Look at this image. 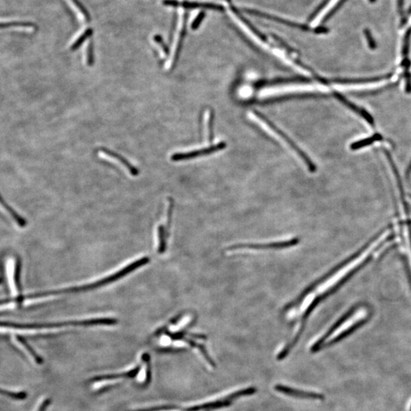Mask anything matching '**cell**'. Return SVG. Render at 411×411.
Here are the masks:
<instances>
[{
    "instance_id": "6da1fadb",
    "label": "cell",
    "mask_w": 411,
    "mask_h": 411,
    "mask_svg": "<svg viewBox=\"0 0 411 411\" xmlns=\"http://www.w3.org/2000/svg\"><path fill=\"white\" fill-rule=\"evenodd\" d=\"M150 261V259L148 257H142L139 260H136L133 263H130L128 266L124 268L120 271H117L115 274H111L105 278L102 279V280H98L94 283H90L88 285H84V286H75V287H71L67 288H63V289L56 290V291H47L43 292V293H36L34 294L33 296H31V299H39V298L47 297L51 296H57V295L64 294V293H80V292L88 291V290L94 289L102 286H106L109 283H113V282L117 281L120 280L122 277H125L127 274L133 272L135 270L144 266V265L148 263Z\"/></svg>"
},
{
    "instance_id": "7a4b0ae2",
    "label": "cell",
    "mask_w": 411,
    "mask_h": 411,
    "mask_svg": "<svg viewBox=\"0 0 411 411\" xmlns=\"http://www.w3.org/2000/svg\"><path fill=\"white\" fill-rule=\"evenodd\" d=\"M248 116H249L251 120H254L255 123L259 124L263 130H266L267 133H269L271 136L272 135L274 137L278 139L280 142H284L286 147L291 149L292 151L296 153L298 157H299L301 160L303 161L304 164L306 165V167H308V171H309L310 172H316V169L317 168H316V165L315 164L314 162H312V160L307 156L306 153H305L303 150H302L300 147H298V146L288 137L286 133H283L278 127H276L272 122H270L267 117H265L264 116L262 115L261 114L257 112V111H252V112H249Z\"/></svg>"
},
{
    "instance_id": "3957f363",
    "label": "cell",
    "mask_w": 411,
    "mask_h": 411,
    "mask_svg": "<svg viewBox=\"0 0 411 411\" xmlns=\"http://www.w3.org/2000/svg\"><path fill=\"white\" fill-rule=\"evenodd\" d=\"M299 243L296 238H288L286 239L277 241H267L260 243H240L229 247L226 250L228 254H241V253L252 252V251H263V250L283 249L295 246Z\"/></svg>"
},
{
    "instance_id": "277c9868",
    "label": "cell",
    "mask_w": 411,
    "mask_h": 411,
    "mask_svg": "<svg viewBox=\"0 0 411 411\" xmlns=\"http://www.w3.org/2000/svg\"><path fill=\"white\" fill-rule=\"evenodd\" d=\"M6 281L11 296L14 299L20 295V266L15 257H8L5 263Z\"/></svg>"
},
{
    "instance_id": "5b68a950",
    "label": "cell",
    "mask_w": 411,
    "mask_h": 411,
    "mask_svg": "<svg viewBox=\"0 0 411 411\" xmlns=\"http://www.w3.org/2000/svg\"><path fill=\"white\" fill-rule=\"evenodd\" d=\"M226 147V142H220L219 143L205 147V148L200 149V150L186 152V153H175L171 156V159L174 162L188 160V159H195V158L201 157V156H206V155L220 151V150H224Z\"/></svg>"
},
{
    "instance_id": "8992f818",
    "label": "cell",
    "mask_w": 411,
    "mask_h": 411,
    "mask_svg": "<svg viewBox=\"0 0 411 411\" xmlns=\"http://www.w3.org/2000/svg\"><path fill=\"white\" fill-rule=\"evenodd\" d=\"M98 153H99V157L117 164V165L124 168V170L127 171L131 176L135 177L139 175V170L120 155L111 151V150L103 148L100 149Z\"/></svg>"
},
{
    "instance_id": "52a82bcc",
    "label": "cell",
    "mask_w": 411,
    "mask_h": 411,
    "mask_svg": "<svg viewBox=\"0 0 411 411\" xmlns=\"http://www.w3.org/2000/svg\"><path fill=\"white\" fill-rule=\"evenodd\" d=\"M245 11L248 12V13H249L250 15L260 17V18H266V19L268 20H271V21H275V22L280 23V24L285 25V26H289V27L294 28V29H299V30L304 31V32H311V31H312L315 33L316 32V29H311V28L305 26V25L293 22V21H288V20L284 19V18H280V17L267 13V12H260V11L251 9H245Z\"/></svg>"
},
{
    "instance_id": "ba28073f",
    "label": "cell",
    "mask_w": 411,
    "mask_h": 411,
    "mask_svg": "<svg viewBox=\"0 0 411 411\" xmlns=\"http://www.w3.org/2000/svg\"><path fill=\"white\" fill-rule=\"evenodd\" d=\"M274 389L280 393L284 394L288 396L294 397V398L311 400H324L325 398L323 395L316 393V392L299 390V389H293V388L287 387L283 384H276L274 386Z\"/></svg>"
},
{
    "instance_id": "9c48e42d",
    "label": "cell",
    "mask_w": 411,
    "mask_h": 411,
    "mask_svg": "<svg viewBox=\"0 0 411 411\" xmlns=\"http://www.w3.org/2000/svg\"><path fill=\"white\" fill-rule=\"evenodd\" d=\"M163 3L166 6H181L186 9H205L210 10L223 12L224 7L221 5L214 4V3H194V2H179L177 0H164Z\"/></svg>"
},
{
    "instance_id": "30bf717a",
    "label": "cell",
    "mask_w": 411,
    "mask_h": 411,
    "mask_svg": "<svg viewBox=\"0 0 411 411\" xmlns=\"http://www.w3.org/2000/svg\"><path fill=\"white\" fill-rule=\"evenodd\" d=\"M315 90H319V88L314 86V85H299V86H289L286 88H273V89H267L262 91L261 94L263 96L277 95V94H283L286 93L300 92V91H313Z\"/></svg>"
},
{
    "instance_id": "8fae6325",
    "label": "cell",
    "mask_w": 411,
    "mask_h": 411,
    "mask_svg": "<svg viewBox=\"0 0 411 411\" xmlns=\"http://www.w3.org/2000/svg\"><path fill=\"white\" fill-rule=\"evenodd\" d=\"M11 342L17 350H19L21 353H22L25 356L29 358V359L35 361L38 364L41 362V358L28 345L27 343L25 341L24 338L14 336V337H11Z\"/></svg>"
},
{
    "instance_id": "7c38bea8",
    "label": "cell",
    "mask_w": 411,
    "mask_h": 411,
    "mask_svg": "<svg viewBox=\"0 0 411 411\" xmlns=\"http://www.w3.org/2000/svg\"><path fill=\"white\" fill-rule=\"evenodd\" d=\"M0 213L4 215L5 218L13 222L16 226L23 227L26 226V221L22 217L20 216L13 209L10 207L0 197Z\"/></svg>"
},
{
    "instance_id": "4fadbf2b",
    "label": "cell",
    "mask_w": 411,
    "mask_h": 411,
    "mask_svg": "<svg viewBox=\"0 0 411 411\" xmlns=\"http://www.w3.org/2000/svg\"><path fill=\"white\" fill-rule=\"evenodd\" d=\"M334 96L336 99H338V101H340L341 103L345 105L347 108H350V109H351L352 111H354V112H356V114H358L359 115H360L361 117H364V118L365 119V120H367V122H368V123L370 124L372 127H374V126H375L374 125V124H375V122H374L373 117H372V116H371L370 114H369L367 111H366V110H364V108H359V107L356 106V105H355L354 104H353L352 102H350V101L347 100V99H346L344 95H342L341 93L334 92Z\"/></svg>"
},
{
    "instance_id": "5bb4252c",
    "label": "cell",
    "mask_w": 411,
    "mask_h": 411,
    "mask_svg": "<svg viewBox=\"0 0 411 411\" xmlns=\"http://www.w3.org/2000/svg\"><path fill=\"white\" fill-rule=\"evenodd\" d=\"M232 401L225 398L224 399L219 400V401H212V402L205 403L201 405L194 406V407H188L187 411H200V410H212L215 409L223 408V407H229L232 404Z\"/></svg>"
},
{
    "instance_id": "9a60e30c",
    "label": "cell",
    "mask_w": 411,
    "mask_h": 411,
    "mask_svg": "<svg viewBox=\"0 0 411 411\" xmlns=\"http://www.w3.org/2000/svg\"><path fill=\"white\" fill-rule=\"evenodd\" d=\"M393 76L392 74H386L384 76H379V77H372V78H365V79H333V80H329V82H333L336 84H364L370 83V82H378L380 80H387L390 79Z\"/></svg>"
},
{
    "instance_id": "2e32d148",
    "label": "cell",
    "mask_w": 411,
    "mask_h": 411,
    "mask_svg": "<svg viewBox=\"0 0 411 411\" xmlns=\"http://www.w3.org/2000/svg\"><path fill=\"white\" fill-rule=\"evenodd\" d=\"M311 80L307 77H297L291 78H277L274 80H262L257 82V87L266 86V85H277V84L291 83V82H307Z\"/></svg>"
},
{
    "instance_id": "e0dca14e",
    "label": "cell",
    "mask_w": 411,
    "mask_h": 411,
    "mask_svg": "<svg viewBox=\"0 0 411 411\" xmlns=\"http://www.w3.org/2000/svg\"><path fill=\"white\" fill-rule=\"evenodd\" d=\"M204 123L206 139L208 142H212L213 139V111L207 108L204 114Z\"/></svg>"
},
{
    "instance_id": "ac0fdd59",
    "label": "cell",
    "mask_w": 411,
    "mask_h": 411,
    "mask_svg": "<svg viewBox=\"0 0 411 411\" xmlns=\"http://www.w3.org/2000/svg\"><path fill=\"white\" fill-rule=\"evenodd\" d=\"M383 139V136L379 133H375L372 135L371 137L367 138V139H362V140L357 141V142H353L350 148L352 150H357L362 147H367V146L372 145L374 142L376 141H381Z\"/></svg>"
},
{
    "instance_id": "d6986e66",
    "label": "cell",
    "mask_w": 411,
    "mask_h": 411,
    "mask_svg": "<svg viewBox=\"0 0 411 411\" xmlns=\"http://www.w3.org/2000/svg\"><path fill=\"white\" fill-rule=\"evenodd\" d=\"M25 398V394L16 391L6 390L0 389V400H21Z\"/></svg>"
},
{
    "instance_id": "ffe728a7",
    "label": "cell",
    "mask_w": 411,
    "mask_h": 411,
    "mask_svg": "<svg viewBox=\"0 0 411 411\" xmlns=\"http://www.w3.org/2000/svg\"><path fill=\"white\" fill-rule=\"evenodd\" d=\"M257 392V389L254 387L248 388V389H243V390L238 391V392H234L232 395H229L226 397L227 399L230 400L231 401H233L234 400L237 398H241V397L248 396V395H254Z\"/></svg>"
},
{
    "instance_id": "44dd1931",
    "label": "cell",
    "mask_w": 411,
    "mask_h": 411,
    "mask_svg": "<svg viewBox=\"0 0 411 411\" xmlns=\"http://www.w3.org/2000/svg\"><path fill=\"white\" fill-rule=\"evenodd\" d=\"M158 234H159V254H163L166 250V233L165 229L163 226H159V229H158Z\"/></svg>"
},
{
    "instance_id": "7402d4cb",
    "label": "cell",
    "mask_w": 411,
    "mask_h": 411,
    "mask_svg": "<svg viewBox=\"0 0 411 411\" xmlns=\"http://www.w3.org/2000/svg\"><path fill=\"white\" fill-rule=\"evenodd\" d=\"M91 34H92V30L90 29H87L83 34H82V35L74 42L72 46H71V50H72V51H75V50L78 49V48L81 46L82 43H84L87 38L91 36Z\"/></svg>"
},
{
    "instance_id": "603a6c76",
    "label": "cell",
    "mask_w": 411,
    "mask_h": 411,
    "mask_svg": "<svg viewBox=\"0 0 411 411\" xmlns=\"http://www.w3.org/2000/svg\"><path fill=\"white\" fill-rule=\"evenodd\" d=\"M174 201L172 198H168V206H167V226H166L165 233L166 237H168L169 230H170L171 225H172V213H173Z\"/></svg>"
},
{
    "instance_id": "cb8c5ba5",
    "label": "cell",
    "mask_w": 411,
    "mask_h": 411,
    "mask_svg": "<svg viewBox=\"0 0 411 411\" xmlns=\"http://www.w3.org/2000/svg\"><path fill=\"white\" fill-rule=\"evenodd\" d=\"M85 59H86L87 65L88 66H92L93 63H94V57H93V47L91 43H89L88 47H87Z\"/></svg>"
},
{
    "instance_id": "d4e9b609",
    "label": "cell",
    "mask_w": 411,
    "mask_h": 411,
    "mask_svg": "<svg viewBox=\"0 0 411 411\" xmlns=\"http://www.w3.org/2000/svg\"><path fill=\"white\" fill-rule=\"evenodd\" d=\"M346 1H347V0H340V1L338 2L337 4H336V6H335L334 7H333V9H332L328 14H327L326 16H325V18L323 19V22H325V21H328V19H330V18H331L332 15H333L335 12H336V11H337L338 9H339L340 8H341V6L344 4V3H345Z\"/></svg>"
},
{
    "instance_id": "484cf974",
    "label": "cell",
    "mask_w": 411,
    "mask_h": 411,
    "mask_svg": "<svg viewBox=\"0 0 411 411\" xmlns=\"http://www.w3.org/2000/svg\"><path fill=\"white\" fill-rule=\"evenodd\" d=\"M364 34H365L366 38H367L370 49L375 50V48H376V43H375L373 37L372 36L370 31L369 30V29H365V30H364Z\"/></svg>"
},
{
    "instance_id": "4316f807",
    "label": "cell",
    "mask_w": 411,
    "mask_h": 411,
    "mask_svg": "<svg viewBox=\"0 0 411 411\" xmlns=\"http://www.w3.org/2000/svg\"><path fill=\"white\" fill-rule=\"evenodd\" d=\"M204 17H205V12H201L199 15L197 16V18H195V21L194 22L192 23L191 25V29L193 30H197V29L199 28V26H201V23H202L203 20H204Z\"/></svg>"
},
{
    "instance_id": "83f0119b",
    "label": "cell",
    "mask_w": 411,
    "mask_h": 411,
    "mask_svg": "<svg viewBox=\"0 0 411 411\" xmlns=\"http://www.w3.org/2000/svg\"><path fill=\"white\" fill-rule=\"evenodd\" d=\"M155 41L158 43V44L160 46L161 49H162V54H163L164 57H166L168 54V49H167V46L164 44L163 41H162V38L159 35L155 37Z\"/></svg>"
},
{
    "instance_id": "f1b7e54d",
    "label": "cell",
    "mask_w": 411,
    "mask_h": 411,
    "mask_svg": "<svg viewBox=\"0 0 411 411\" xmlns=\"http://www.w3.org/2000/svg\"><path fill=\"white\" fill-rule=\"evenodd\" d=\"M410 172H411V162L410 164H409L408 168H407V175H409V174L410 173Z\"/></svg>"
},
{
    "instance_id": "f546056e",
    "label": "cell",
    "mask_w": 411,
    "mask_h": 411,
    "mask_svg": "<svg viewBox=\"0 0 411 411\" xmlns=\"http://www.w3.org/2000/svg\"><path fill=\"white\" fill-rule=\"evenodd\" d=\"M408 14H409V15H410V14H411V6L410 7V9H409Z\"/></svg>"
},
{
    "instance_id": "4dcf8cb0",
    "label": "cell",
    "mask_w": 411,
    "mask_h": 411,
    "mask_svg": "<svg viewBox=\"0 0 411 411\" xmlns=\"http://www.w3.org/2000/svg\"><path fill=\"white\" fill-rule=\"evenodd\" d=\"M370 1L371 2V3H375V2L376 1V0H370Z\"/></svg>"
},
{
    "instance_id": "1f68e13d",
    "label": "cell",
    "mask_w": 411,
    "mask_h": 411,
    "mask_svg": "<svg viewBox=\"0 0 411 411\" xmlns=\"http://www.w3.org/2000/svg\"><path fill=\"white\" fill-rule=\"evenodd\" d=\"M409 30H410V32H411V28H410V29H409Z\"/></svg>"
}]
</instances>
